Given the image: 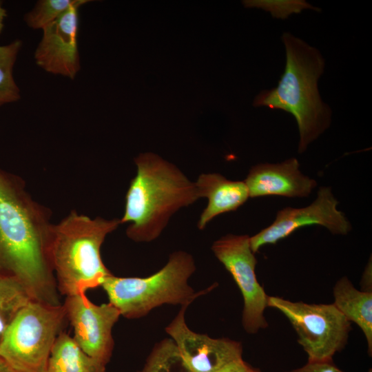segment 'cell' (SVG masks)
<instances>
[{
  "mask_svg": "<svg viewBox=\"0 0 372 372\" xmlns=\"http://www.w3.org/2000/svg\"><path fill=\"white\" fill-rule=\"evenodd\" d=\"M50 216L20 177L0 169V275L20 282L34 300L59 305L48 254Z\"/></svg>",
  "mask_w": 372,
  "mask_h": 372,
  "instance_id": "obj_1",
  "label": "cell"
},
{
  "mask_svg": "<svg viewBox=\"0 0 372 372\" xmlns=\"http://www.w3.org/2000/svg\"><path fill=\"white\" fill-rule=\"evenodd\" d=\"M136 174L130 183L121 225L136 242L156 239L179 209L199 199L195 182L174 164L152 152L134 158Z\"/></svg>",
  "mask_w": 372,
  "mask_h": 372,
  "instance_id": "obj_2",
  "label": "cell"
},
{
  "mask_svg": "<svg viewBox=\"0 0 372 372\" xmlns=\"http://www.w3.org/2000/svg\"><path fill=\"white\" fill-rule=\"evenodd\" d=\"M281 40L286 54L284 72L276 87L256 96L253 105L292 114L298 127V152L301 154L331 123V109L322 100L318 87L325 61L316 48L290 32H283Z\"/></svg>",
  "mask_w": 372,
  "mask_h": 372,
  "instance_id": "obj_3",
  "label": "cell"
},
{
  "mask_svg": "<svg viewBox=\"0 0 372 372\" xmlns=\"http://www.w3.org/2000/svg\"><path fill=\"white\" fill-rule=\"evenodd\" d=\"M120 225V218H92L75 210L54 224L48 254L61 296L101 287L112 274L102 260L101 248L106 236Z\"/></svg>",
  "mask_w": 372,
  "mask_h": 372,
  "instance_id": "obj_4",
  "label": "cell"
},
{
  "mask_svg": "<svg viewBox=\"0 0 372 372\" xmlns=\"http://www.w3.org/2000/svg\"><path fill=\"white\" fill-rule=\"evenodd\" d=\"M195 270L192 256L177 251L170 254L162 269L149 276L118 277L112 274L101 287L121 316L137 319L165 304L189 305L197 297L211 290L213 286L196 292L189 285Z\"/></svg>",
  "mask_w": 372,
  "mask_h": 372,
  "instance_id": "obj_5",
  "label": "cell"
},
{
  "mask_svg": "<svg viewBox=\"0 0 372 372\" xmlns=\"http://www.w3.org/2000/svg\"><path fill=\"white\" fill-rule=\"evenodd\" d=\"M67 321L63 304L30 301L5 333L0 357L17 372H45L54 343Z\"/></svg>",
  "mask_w": 372,
  "mask_h": 372,
  "instance_id": "obj_6",
  "label": "cell"
},
{
  "mask_svg": "<svg viewBox=\"0 0 372 372\" xmlns=\"http://www.w3.org/2000/svg\"><path fill=\"white\" fill-rule=\"evenodd\" d=\"M267 307L279 310L288 318L308 361L333 360V355L347 344L351 322L333 303L308 304L268 296Z\"/></svg>",
  "mask_w": 372,
  "mask_h": 372,
  "instance_id": "obj_7",
  "label": "cell"
},
{
  "mask_svg": "<svg viewBox=\"0 0 372 372\" xmlns=\"http://www.w3.org/2000/svg\"><path fill=\"white\" fill-rule=\"evenodd\" d=\"M211 250L217 259L231 273L242 298V324L246 332L256 333L268 323L264 316L267 298L257 280V260L248 235L227 234L214 241Z\"/></svg>",
  "mask_w": 372,
  "mask_h": 372,
  "instance_id": "obj_8",
  "label": "cell"
},
{
  "mask_svg": "<svg viewBox=\"0 0 372 372\" xmlns=\"http://www.w3.org/2000/svg\"><path fill=\"white\" fill-rule=\"evenodd\" d=\"M62 304L74 341L88 355L107 365L114 349L112 329L121 316L119 311L109 302L94 304L85 293L67 296Z\"/></svg>",
  "mask_w": 372,
  "mask_h": 372,
  "instance_id": "obj_9",
  "label": "cell"
},
{
  "mask_svg": "<svg viewBox=\"0 0 372 372\" xmlns=\"http://www.w3.org/2000/svg\"><path fill=\"white\" fill-rule=\"evenodd\" d=\"M338 205L331 188L320 187L311 205L302 208L287 207L278 211L271 225L250 237L253 252L256 253L265 245L276 244L305 226L320 225L333 234H347L351 225L344 213L338 209Z\"/></svg>",
  "mask_w": 372,
  "mask_h": 372,
  "instance_id": "obj_10",
  "label": "cell"
},
{
  "mask_svg": "<svg viewBox=\"0 0 372 372\" xmlns=\"http://www.w3.org/2000/svg\"><path fill=\"white\" fill-rule=\"evenodd\" d=\"M188 306H181L165 331L193 372H218L242 359L241 342L228 338H212L192 331L185 319Z\"/></svg>",
  "mask_w": 372,
  "mask_h": 372,
  "instance_id": "obj_11",
  "label": "cell"
},
{
  "mask_svg": "<svg viewBox=\"0 0 372 372\" xmlns=\"http://www.w3.org/2000/svg\"><path fill=\"white\" fill-rule=\"evenodd\" d=\"M83 5L71 7L42 30L34 58L36 64L45 72L74 79L80 71L78 10Z\"/></svg>",
  "mask_w": 372,
  "mask_h": 372,
  "instance_id": "obj_12",
  "label": "cell"
},
{
  "mask_svg": "<svg viewBox=\"0 0 372 372\" xmlns=\"http://www.w3.org/2000/svg\"><path fill=\"white\" fill-rule=\"evenodd\" d=\"M299 167V162L296 158L279 163H259L253 166L244 180L249 197L309 196L317 183L304 175Z\"/></svg>",
  "mask_w": 372,
  "mask_h": 372,
  "instance_id": "obj_13",
  "label": "cell"
},
{
  "mask_svg": "<svg viewBox=\"0 0 372 372\" xmlns=\"http://www.w3.org/2000/svg\"><path fill=\"white\" fill-rule=\"evenodd\" d=\"M195 185L199 198L208 200L197 223L199 229L216 216L236 210L249 198L244 181L231 180L217 173L201 174Z\"/></svg>",
  "mask_w": 372,
  "mask_h": 372,
  "instance_id": "obj_14",
  "label": "cell"
},
{
  "mask_svg": "<svg viewBox=\"0 0 372 372\" xmlns=\"http://www.w3.org/2000/svg\"><path fill=\"white\" fill-rule=\"evenodd\" d=\"M334 305L351 322L362 331L372 354V291H359L346 276L337 281L333 287Z\"/></svg>",
  "mask_w": 372,
  "mask_h": 372,
  "instance_id": "obj_15",
  "label": "cell"
},
{
  "mask_svg": "<svg viewBox=\"0 0 372 372\" xmlns=\"http://www.w3.org/2000/svg\"><path fill=\"white\" fill-rule=\"evenodd\" d=\"M45 372H106V365L85 353L65 331L56 338Z\"/></svg>",
  "mask_w": 372,
  "mask_h": 372,
  "instance_id": "obj_16",
  "label": "cell"
},
{
  "mask_svg": "<svg viewBox=\"0 0 372 372\" xmlns=\"http://www.w3.org/2000/svg\"><path fill=\"white\" fill-rule=\"evenodd\" d=\"M32 300L20 282L0 275V344L17 314Z\"/></svg>",
  "mask_w": 372,
  "mask_h": 372,
  "instance_id": "obj_17",
  "label": "cell"
},
{
  "mask_svg": "<svg viewBox=\"0 0 372 372\" xmlns=\"http://www.w3.org/2000/svg\"><path fill=\"white\" fill-rule=\"evenodd\" d=\"M141 372H193L172 338L158 342Z\"/></svg>",
  "mask_w": 372,
  "mask_h": 372,
  "instance_id": "obj_18",
  "label": "cell"
},
{
  "mask_svg": "<svg viewBox=\"0 0 372 372\" xmlns=\"http://www.w3.org/2000/svg\"><path fill=\"white\" fill-rule=\"evenodd\" d=\"M20 40L0 45V106L17 101L20 90L13 77V68L21 48Z\"/></svg>",
  "mask_w": 372,
  "mask_h": 372,
  "instance_id": "obj_19",
  "label": "cell"
},
{
  "mask_svg": "<svg viewBox=\"0 0 372 372\" xmlns=\"http://www.w3.org/2000/svg\"><path fill=\"white\" fill-rule=\"evenodd\" d=\"M90 0H39L32 9L24 15L27 25L32 29L43 30L60 17L71 7L85 4Z\"/></svg>",
  "mask_w": 372,
  "mask_h": 372,
  "instance_id": "obj_20",
  "label": "cell"
},
{
  "mask_svg": "<svg viewBox=\"0 0 372 372\" xmlns=\"http://www.w3.org/2000/svg\"><path fill=\"white\" fill-rule=\"evenodd\" d=\"M242 3L247 8H258L269 12L273 18L279 19H286L304 10H321L304 0H245Z\"/></svg>",
  "mask_w": 372,
  "mask_h": 372,
  "instance_id": "obj_21",
  "label": "cell"
},
{
  "mask_svg": "<svg viewBox=\"0 0 372 372\" xmlns=\"http://www.w3.org/2000/svg\"><path fill=\"white\" fill-rule=\"evenodd\" d=\"M285 372H344L335 365L333 360L324 361H308L302 367ZM369 372H372L371 369Z\"/></svg>",
  "mask_w": 372,
  "mask_h": 372,
  "instance_id": "obj_22",
  "label": "cell"
},
{
  "mask_svg": "<svg viewBox=\"0 0 372 372\" xmlns=\"http://www.w3.org/2000/svg\"><path fill=\"white\" fill-rule=\"evenodd\" d=\"M218 372H261L260 369L253 367L242 359L234 362Z\"/></svg>",
  "mask_w": 372,
  "mask_h": 372,
  "instance_id": "obj_23",
  "label": "cell"
},
{
  "mask_svg": "<svg viewBox=\"0 0 372 372\" xmlns=\"http://www.w3.org/2000/svg\"><path fill=\"white\" fill-rule=\"evenodd\" d=\"M362 291H371V263H369L365 269L362 279Z\"/></svg>",
  "mask_w": 372,
  "mask_h": 372,
  "instance_id": "obj_24",
  "label": "cell"
},
{
  "mask_svg": "<svg viewBox=\"0 0 372 372\" xmlns=\"http://www.w3.org/2000/svg\"><path fill=\"white\" fill-rule=\"evenodd\" d=\"M0 372H17L0 357Z\"/></svg>",
  "mask_w": 372,
  "mask_h": 372,
  "instance_id": "obj_25",
  "label": "cell"
},
{
  "mask_svg": "<svg viewBox=\"0 0 372 372\" xmlns=\"http://www.w3.org/2000/svg\"><path fill=\"white\" fill-rule=\"evenodd\" d=\"M6 16V10L3 8L2 2L0 1V33L3 30L4 25V20Z\"/></svg>",
  "mask_w": 372,
  "mask_h": 372,
  "instance_id": "obj_26",
  "label": "cell"
}]
</instances>
